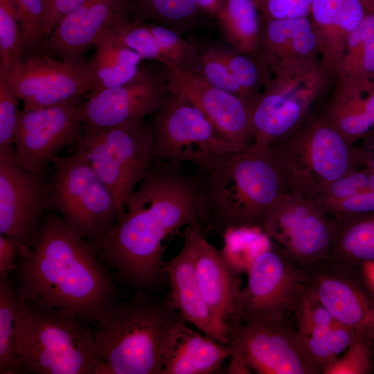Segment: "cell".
Returning a JSON list of instances; mask_svg holds the SVG:
<instances>
[{"label":"cell","mask_w":374,"mask_h":374,"mask_svg":"<svg viewBox=\"0 0 374 374\" xmlns=\"http://www.w3.org/2000/svg\"><path fill=\"white\" fill-rule=\"evenodd\" d=\"M20 296L14 281L0 279V373H24L18 351L17 314Z\"/></svg>","instance_id":"30"},{"label":"cell","mask_w":374,"mask_h":374,"mask_svg":"<svg viewBox=\"0 0 374 374\" xmlns=\"http://www.w3.org/2000/svg\"><path fill=\"white\" fill-rule=\"evenodd\" d=\"M199 223L186 227L184 245L178 254L165 261L172 306L184 319L206 335L225 344H229V329L220 323L205 301L199 290L195 269L194 253L197 236L202 231Z\"/></svg>","instance_id":"20"},{"label":"cell","mask_w":374,"mask_h":374,"mask_svg":"<svg viewBox=\"0 0 374 374\" xmlns=\"http://www.w3.org/2000/svg\"><path fill=\"white\" fill-rule=\"evenodd\" d=\"M224 52L233 77L252 105L272 79L270 69L260 55L244 54L230 47Z\"/></svg>","instance_id":"34"},{"label":"cell","mask_w":374,"mask_h":374,"mask_svg":"<svg viewBox=\"0 0 374 374\" xmlns=\"http://www.w3.org/2000/svg\"><path fill=\"white\" fill-rule=\"evenodd\" d=\"M224 258L240 274L248 271L257 256L272 244L271 239L259 227L230 228L224 233Z\"/></svg>","instance_id":"33"},{"label":"cell","mask_w":374,"mask_h":374,"mask_svg":"<svg viewBox=\"0 0 374 374\" xmlns=\"http://www.w3.org/2000/svg\"><path fill=\"white\" fill-rule=\"evenodd\" d=\"M247 273V282L240 296L242 320L293 318L307 290L303 267L273 240Z\"/></svg>","instance_id":"10"},{"label":"cell","mask_w":374,"mask_h":374,"mask_svg":"<svg viewBox=\"0 0 374 374\" xmlns=\"http://www.w3.org/2000/svg\"><path fill=\"white\" fill-rule=\"evenodd\" d=\"M27 251L20 242L0 233V279L9 277Z\"/></svg>","instance_id":"45"},{"label":"cell","mask_w":374,"mask_h":374,"mask_svg":"<svg viewBox=\"0 0 374 374\" xmlns=\"http://www.w3.org/2000/svg\"><path fill=\"white\" fill-rule=\"evenodd\" d=\"M368 290H369V292H370V293H371L372 297H373V299H374V290H370V289H368Z\"/></svg>","instance_id":"50"},{"label":"cell","mask_w":374,"mask_h":374,"mask_svg":"<svg viewBox=\"0 0 374 374\" xmlns=\"http://www.w3.org/2000/svg\"><path fill=\"white\" fill-rule=\"evenodd\" d=\"M319 204L330 216L373 213L374 212V190L348 198Z\"/></svg>","instance_id":"44"},{"label":"cell","mask_w":374,"mask_h":374,"mask_svg":"<svg viewBox=\"0 0 374 374\" xmlns=\"http://www.w3.org/2000/svg\"><path fill=\"white\" fill-rule=\"evenodd\" d=\"M136 290L117 301L93 331L96 374H161L186 323L168 296Z\"/></svg>","instance_id":"3"},{"label":"cell","mask_w":374,"mask_h":374,"mask_svg":"<svg viewBox=\"0 0 374 374\" xmlns=\"http://www.w3.org/2000/svg\"><path fill=\"white\" fill-rule=\"evenodd\" d=\"M83 96L51 106L19 112L14 133L18 161L36 172H47L55 157L83 136L80 107Z\"/></svg>","instance_id":"12"},{"label":"cell","mask_w":374,"mask_h":374,"mask_svg":"<svg viewBox=\"0 0 374 374\" xmlns=\"http://www.w3.org/2000/svg\"><path fill=\"white\" fill-rule=\"evenodd\" d=\"M24 60L19 18L13 0H0V71L10 75Z\"/></svg>","instance_id":"35"},{"label":"cell","mask_w":374,"mask_h":374,"mask_svg":"<svg viewBox=\"0 0 374 374\" xmlns=\"http://www.w3.org/2000/svg\"><path fill=\"white\" fill-rule=\"evenodd\" d=\"M310 111L290 98L264 89L251 105L253 143L269 146L299 124Z\"/></svg>","instance_id":"27"},{"label":"cell","mask_w":374,"mask_h":374,"mask_svg":"<svg viewBox=\"0 0 374 374\" xmlns=\"http://www.w3.org/2000/svg\"><path fill=\"white\" fill-rule=\"evenodd\" d=\"M194 263L199 290L215 317L228 329L241 322L240 273L204 238L202 231L196 238Z\"/></svg>","instance_id":"22"},{"label":"cell","mask_w":374,"mask_h":374,"mask_svg":"<svg viewBox=\"0 0 374 374\" xmlns=\"http://www.w3.org/2000/svg\"><path fill=\"white\" fill-rule=\"evenodd\" d=\"M161 64L166 70L170 93L200 109L219 136L236 152L251 147L254 135L250 103L216 87L192 70L167 61Z\"/></svg>","instance_id":"15"},{"label":"cell","mask_w":374,"mask_h":374,"mask_svg":"<svg viewBox=\"0 0 374 374\" xmlns=\"http://www.w3.org/2000/svg\"><path fill=\"white\" fill-rule=\"evenodd\" d=\"M202 14L196 0H134L133 17L164 26L181 35L198 25Z\"/></svg>","instance_id":"31"},{"label":"cell","mask_w":374,"mask_h":374,"mask_svg":"<svg viewBox=\"0 0 374 374\" xmlns=\"http://www.w3.org/2000/svg\"><path fill=\"white\" fill-rule=\"evenodd\" d=\"M12 274L21 298L73 312L84 322L98 323L118 301L96 247L53 210L44 216Z\"/></svg>","instance_id":"2"},{"label":"cell","mask_w":374,"mask_h":374,"mask_svg":"<svg viewBox=\"0 0 374 374\" xmlns=\"http://www.w3.org/2000/svg\"><path fill=\"white\" fill-rule=\"evenodd\" d=\"M269 148L286 191L311 199L348 172L364 167L358 148L348 143L321 112L310 111Z\"/></svg>","instance_id":"5"},{"label":"cell","mask_w":374,"mask_h":374,"mask_svg":"<svg viewBox=\"0 0 374 374\" xmlns=\"http://www.w3.org/2000/svg\"><path fill=\"white\" fill-rule=\"evenodd\" d=\"M93 46L95 53L91 60L93 82L89 94L125 83L139 71L142 57L109 33L100 36Z\"/></svg>","instance_id":"29"},{"label":"cell","mask_w":374,"mask_h":374,"mask_svg":"<svg viewBox=\"0 0 374 374\" xmlns=\"http://www.w3.org/2000/svg\"><path fill=\"white\" fill-rule=\"evenodd\" d=\"M358 148L364 167L374 171V132L362 141Z\"/></svg>","instance_id":"47"},{"label":"cell","mask_w":374,"mask_h":374,"mask_svg":"<svg viewBox=\"0 0 374 374\" xmlns=\"http://www.w3.org/2000/svg\"><path fill=\"white\" fill-rule=\"evenodd\" d=\"M51 176L24 168L15 150L0 152V233L28 250L44 216L52 210Z\"/></svg>","instance_id":"14"},{"label":"cell","mask_w":374,"mask_h":374,"mask_svg":"<svg viewBox=\"0 0 374 374\" xmlns=\"http://www.w3.org/2000/svg\"><path fill=\"white\" fill-rule=\"evenodd\" d=\"M23 109L42 108L89 92L91 61H69L40 53L24 59L9 75Z\"/></svg>","instance_id":"17"},{"label":"cell","mask_w":374,"mask_h":374,"mask_svg":"<svg viewBox=\"0 0 374 374\" xmlns=\"http://www.w3.org/2000/svg\"><path fill=\"white\" fill-rule=\"evenodd\" d=\"M332 217L334 231L326 259L357 269L374 262V212Z\"/></svg>","instance_id":"26"},{"label":"cell","mask_w":374,"mask_h":374,"mask_svg":"<svg viewBox=\"0 0 374 374\" xmlns=\"http://www.w3.org/2000/svg\"><path fill=\"white\" fill-rule=\"evenodd\" d=\"M159 47L163 61L184 70H191L198 53L195 42L188 40L180 34L164 26L148 24Z\"/></svg>","instance_id":"38"},{"label":"cell","mask_w":374,"mask_h":374,"mask_svg":"<svg viewBox=\"0 0 374 374\" xmlns=\"http://www.w3.org/2000/svg\"><path fill=\"white\" fill-rule=\"evenodd\" d=\"M285 192L269 146L253 143L208 172L202 183L207 226L224 232L243 226L262 229L269 211Z\"/></svg>","instance_id":"4"},{"label":"cell","mask_w":374,"mask_h":374,"mask_svg":"<svg viewBox=\"0 0 374 374\" xmlns=\"http://www.w3.org/2000/svg\"><path fill=\"white\" fill-rule=\"evenodd\" d=\"M191 70L216 87L249 102L229 69L224 47L211 46L204 49L198 47L196 60Z\"/></svg>","instance_id":"36"},{"label":"cell","mask_w":374,"mask_h":374,"mask_svg":"<svg viewBox=\"0 0 374 374\" xmlns=\"http://www.w3.org/2000/svg\"><path fill=\"white\" fill-rule=\"evenodd\" d=\"M374 361L372 339L362 335L343 353L330 362L322 374H368L373 373Z\"/></svg>","instance_id":"39"},{"label":"cell","mask_w":374,"mask_h":374,"mask_svg":"<svg viewBox=\"0 0 374 374\" xmlns=\"http://www.w3.org/2000/svg\"><path fill=\"white\" fill-rule=\"evenodd\" d=\"M229 332L239 340L250 369L258 374H322L293 318L247 319Z\"/></svg>","instance_id":"11"},{"label":"cell","mask_w":374,"mask_h":374,"mask_svg":"<svg viewBox=\"0 0 374 374\" xmlns=\"http://www.w3.org/2000/svg\"><path fill=\"white\" fill-rule=\"evenodd\" d=\"M107 33L143 60L161 61L162 55L157 42L147 23L130 19Z\"/></svg>","instance_id":"40"},{"label":"cell","mask_w":374,"mask_h":374,"mask_svg":"<svg viewBox=\"0 0 374 374\" xmlns=\"http://www.w3.org/2000/svg\"><path fill=\"white\" fill-rule=\"evenodd\" d=\"M76 148L52 161L51 205L74 233L96 247L122 214L84 150Z\"/></svg>","instance_id":"7"},{"label":"cell","mask_w":374,"mask_h":374,"mask_svg":"<svg viewBox=\"0 0 374 374\" xmlns=\"http://www.w3.org/2000/svg\"><path fill=\"white\" fill-rule=\"evenodd\" d=\"M170 93L166 68L143 66L130 80L89 94L80 107L83 133L145 118L157 111Z\"/></svg>","instance_id":"16"},{"label":"cell","mask_w":374,"mask_h":374,"mask_svg":"<svg viewBox=\"0 0 374 374\" xmlns=\"http://www.w3.org/2000/svg\"><path fill=\"white\" fill-rule=\"evenodd\" d=\"M230 355L229 344L203 335L184 323L161 374H210Z\"/></svg>","instance_id":"25"},{"label":"cell","mask_w":374,"mask_h":374,"mask_svg":"<svg viewBox=\"0 0 374 374\" xmlns=\"http://www.w3.org/2000/svg\"><path fill=\"white\" fill-rule=\"evenodd\" d=\"M226 0H196L197 4L203 13L208 17H215Z\"/></svg>","instance_id":"48"},{"label":"cell","mask_w":374,"mask_h":374,"mask_svg":"<svg viewBox=\"0 0 374 374\" xmlns=\"http://www.w3.org/2000/svg\"><path fill=\"white\" fill-rule=\"evenodd\" d=\"M366 15L363 0H314L310 19L317 36L321 62L336 78L348 36Z\"/></svg>","instance_id":"24"},{"label":"cell","mask_w":374,"mask_h":374,"mask_svg":"<svg viewBox=\"0 0 374 374\" xmlns=\"http://www.w3.org/2000/svg\"><path fill=\"white\" fill-rule=\"evenodd\" d=\"M134 12V0H86L60 21L40 53L63 60L82 59L100 36L130 20Z\"/></svg>","instance_id":"19"},{"label":"cell","mask_w":374,"mask_h":374,"mask_svg":"<svg viewBox=\"0 0 374 374\" xmlns=\"http://www.w3.org/2000/svg\"><path fill=\"white\" fill-rule=\"evenodd\" d=\"M372 353H373V357L374 361V338L372 339Z\"/></svg>","instance_id":"49"},{"label":"cell","mask_w":374,"mask_h":374,"mask_svg":"<svg viewBox=\"0 0 374 374\" xmlns=\"http://www.w3.org/2000/svg\"><path fill=\"white\" fill-rule=\"evenodd\" d=\"M307 288L341 324L374 338V299L359 269L327 259L304 267Z\"/></svg>","instance_id":"18"},{"label":"cell","mask_w":374,"mask_h":374,"mask_svg":"<svg viewBox=\"0 0 374 374\" xmlns=\"http://www.w3.org/2000/svg\"><path fill=\"white\" fill-rule=\"evenodd\" d=\"M19 23L24 59L41 52L44 34L43 0H13Z\"/></svg>","instance_id":"37"},{"label":"cell","mask_w":374,"mask_h":374,"mask_svg":"<svg viewBox=\"0 0 374 374\" xmlns=\"http://www.w3.org/2000/svg\"><path fill=\"white\" fill-rule=\"evenodd\" d=\"M114 197L122 216L125 204L154 161L152 125L145 118L83 133L76 145Z\"/></svg>","instance_id":"8"},{"label":"cell","mask_w":374,"mask_h":374,"mask_svg":"<svg viewBox=\"0 0 374 374\" xmlns=\"http://www.w3.org/2000/svg\"><path fill=\"white\" fill-rule=\"evenodd\" d=\"M371 190H374V171L362 167L337 179L314 200L318 203L337 201Z\"/></svg>","instance_id":"42"},{"label":"cell","mask_w":374,"mask_h":374,"mask_svg":"<svg viewBox=\"0 0 374 374\" xmlns=\"http://www.w3.org/2000/svg\"><path fill=\"white\" fill-rule=\"evenodd\" d=\"M86 0H43L44 6V34L47 38L60 21Z\"/></svg>","instance_id":"46"},{"label":"cell","mask_w":374,"mask_h":374,"mask_svg":"<svg viewBox=\"0 0 374 374\" xmlns=\"http://www.w3.org/2000/svg\"><path fill=\"white\" fill-rule=\"evenodd\" d=\"M263 20L309 17L314 0H255Z\"/></svg>","instance_id":"43"},{"label":"cell","mask_w":374,"mask_h":374,"mask_svg":"<svg viewBox=\"0 0 374 374\" xmlns=\"http://www.w3.org/2000/svg\"><path fill=\"white\" fill-rule=\"evenodd\" d=\"M152 125L154 160L192 163L211 172L238 152L219 136L200 109L170 93Z\"/></svg>","instance_id":"9"},{"label":"cell","mask_w":374,"mask_h":374,"mask_svg":"<svg viewBox=\"0 0 374 374\" xmlns=\"http://www.w3.org/2000/svg\"><path fill=\"white\" fill-rule=\"evenodd\" d=\"M19 100L10 76L0 71V152L15 150L14 133Z\"/></svg>","instance_id":"41"},{"label":"cell","mask_w":374,"mask_h":374,"mask_svg":"<svg viewBox=\"0 0 374 374\" xmlns=\"http://www.w3.org/2000/svg\"><path fill=\"white\" fill-rule=\"evenodd\" d=\"M215 19L229 47L260 55L262 17L255 0H226Z\"/></svg>","instance_id":"28"},{"label":"cell","mask_w":374,"mask_h":374,"mask_svg":"<svg viewBox=\"0 0 374 374\" xmlns=\"http://www.w3.org/2000/svg\"><path fill=\"white\" fill-rule=\"evenodd\" d=\"M337 77L374 80V27L367 12L360 25L348 36Z\"/></svg>","instance_id":"32"},{"label":"cell","mask_w":374,"mask_h":374,"mask_svg":"<svg viewBox=\"0 0 374 374\" xmlns=\"http://www.w3.org/2000/svg\"><path fill=\"white\" fill-rule=\"evenodd\" d=\"M82 321L73 312L20 297L17 323L24 373L96 374L93 331Z\"/></svg>","instance_id":"6"},{"label":"cell","mask_w":374,"mask_h":374,"mask_svg":"<svg viewBox=\"0 0 374 374\" xmlns=\"http://www.w3.org/2000/svg\"><path fill=\"white\" fill-rule=\"evenodd\" d=\"M262 230L304 267L327 258L334 223L316 200L285 192L269 211Z\"/></svg>","instance_id":"13"},{"label":"cell","mask_w":374,"mask_h":374,"mask_svg":"<svg viewBox=\"0 0 374 374\" xmlns=\"http://www.w3.org/2000/svg\"><path fill=\"white\" fill-rule=\"evenodd\" d=\"M260 53L273 77L293 73L321 61L309 17L262 19Z\"/></svg>","instance_id":"21"},{"label":"cell","mask_w":374,"mask_h":374,"mask_svg":"<svg viewBox=\"0 0 374 374\" xmlns=\"http://www.w3.org/2000/svg\"><path fill=\"white\" fill-rule=\"evenodd\" d=\"M321 113L348 143L362 141L374 132V80L336 78Z\"/></svg>","instance_id":"23"},{"label":"cell","mask_w":374,"mask_h":374,"mask_svg":"<svg viewBox=\"0 0 374 374\" xmlns=\"http://www.w3.org/2000/svg\"><path fill=\"white\" fill-rule=\"evenodd\" d=\"M202 188L181 165L152 162L123 215L96 246L121 283L149 292L163 284V241L182 227L207 225Z\"/></svg>","instance_id":"1"}]
</instances>
